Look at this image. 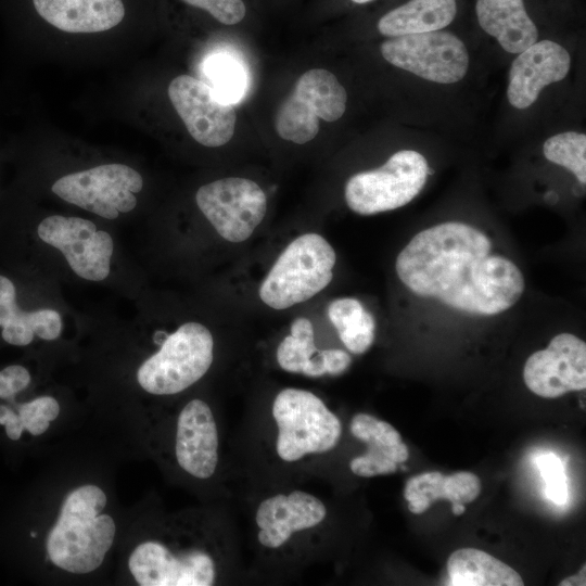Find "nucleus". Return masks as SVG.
<instances>
[{
  "label": "nucleus",
  "instance_id": "17",
  "mask_svg": "<svg viewBox=\"0 0 586 586\" xmlns=\"http://www.w3.org/2000/svg\"><path fill=\"white\" fill-rule=\"evenodd\" d=\"M326 514L323 502L303 491L269 497L259 504L255 515L260 528L258 542L267 548H279L293 533L320 524Z\"/></svg>",
  "mask_w": 586,
  "mask_h": 586
},
{
  "label": "nucleus",
  "instance_id": "23",
  "mask_svg": "<svg viewBox=\"0 0 586 586\" xmlns=\"http://www.w3.org/2000/svg\"><path fill=\"white\" fill-rule=\"evenodd\" d=\"M453 586H522L520 574L494 556L476 549L460 548L447 560Z\"/></svg>",
  "mask_w": 586,
  "mask_h": 586
},
{
  "label": "nucleus",
  "instance_id": "30",
  "mask_svg": "<svg viewBox=\"0 0 586 586\" xmlns=\"http://www.w3.org/2000/svg\"><path fill=\"white\" fill-rule=\"evenodd\" d=\"M537 467L546 483L547 497L557 505H563L568 498L565 473L561 459L552 453L542 455Z\"/></svg>",
  "mask_w": 586,
  "mask_h": 586
},
{
  "label": "nucleus",
  "instance_id": "7",
  "mask_svg": "<svg viewBox=\"0 0 586 586\" xmlns=\"http://www.w3.org/2000/svg\"><path fill=\"white\" fill-rule=\"evenodd\" d=\"M346 101L344 87L331 72L309 69L297 79L292 93L279 106L276 130L284 140L306 143L319 131L318 118L337 120L345 112Z\"/></svg>",
  "mask_w": 586,
  "mask_h": 586
},
{
  "label": "nucleus",
  "instance_id": "36",
  "mask_svg": "<svg viewBox=\"0 0 586 586\" xmlns=\"http://www.w3.org/2000/svg\"><path fill=\"white\" fill-rule=\"evenodd\" d=\"M559 585L560 586L585 585V565L577 574L563 579Z\"/></svg>",
  "mask_w": 586,
  "mask_h": 586
},
{
  "label": "nucleus",
  "instance_id": "20",
  "mask_svg": "<svg viewBox=\"0 0 586 586\" xmlns=\"http://www.w3.org/2000/svg\"><path fill=\"white\" fill-rule=\"evenodd\" d=\"M475 11L482 29L509 53L519 54L538 39L523 0H476Z\"/></svg>",
  "mask_w": 586,
  "mask_h": 586
},
{
  "label": "nucleus",
  "instance_id": "6",
  "mask_svg": "<svg viewBox=\"0 0 586 586\" xmlns=\"http://www.w3.org/2000/svg\"><path fill=\"white\" fill-rule=\"evenodd\" d=\"M429 173L428 162L421 153L398 151L383 166L352 176L345 186V201L360 215L399 208L420 193Z\"/></svg>",
  "mask_w": 586,
  "mask_h": 586
},
{
  "label": "nucleus",
  "instance_id": "37",
  "mask_svg": "<svg viewBox=\"0 0 586 586\" xmlns=\"http://www.w3.org/2000/svg\"><path fill=\"white\" fill-rule=\"evenodd\" d=\"M453 513L456 515H460L466 511V506L462 504H455L451 505Z\"/></svg>",
  "mask_w": 586,
  "mask_h": 586
},
{
  "label": "nucleus",
  "instance_id": "12",
  "mask_svg": "<svg viewBox=\"0 0 586 586\" xmlns=\"http://www.w3.org/2000/svg\"><path fill=\"white\" fill-rule=\"evenodd\" d=\"M168 97L191 137L202 145L216 148L232 138L233 105L221 101L208 84L180 75L170 81Z\"/></svg>",
  "mask_w": 586,
  "mask_h": 586
},
{
  "label": "nucleus",
  "instance_id": "31",
  "mask_svg": "<svg viewBox=\"0 0 586 586\" xmlns=\"http://www.w3.org/2000/svg\"><path fill=\"white\" fill-rule=\"evenodd\" d=\"M186 3L207 11L218 22L233 25L245 16V5L242 0H182Z\"/></svg>",
  "mask_w": 586,
  "mask_h": 586
},
{
  "label": "nucleus",
  "instance_id": "10",
  "mask_svg": "<svg viewBox=\"0 0 586 586\" xmlns=\"http://www.w3.org/2000/svg\"><path fill=\"white\" fill-rule=\"evenodd\" d=\"M195 201L207 220L227 241L242 242L262 222L267 199L253 180L229 177L202 186Z\"/></svg>",
  "mask_w": 586,
  "mask_h": 586
},
{
  "label": "nucleus",
  "instance_id": "2",
  "mask_svg": "<svg viewBox=\"0 0 586 586\" xmlns=\"http://www.w3.org/2000/svg\"><path fill=\"white\" fill-rule=\"evenodd\" d=\"M104 491L85 484L71 491L46 542L49 560L56 568L74 574H87L103 563L116 534Z\"/></svg>",
  "mask_w": 586,
  "mask_h": 586
},
{
  "label": "nucleus",
  "instance_id": "11",
  "mask_svg": "<svg viewBox=\"0 0 586 586\" xmlns=\"http://www.w3.org/2000/svg\"><path fill=\"white\" fill-rule=\"evenodd\" d=\"M37 232L44 243L62 252L80 278L102 281L110 275L113 239L91 220L52 215L40 221Z\"/></svg>",
  "mask_w": 586,
  "mask_h": 586
},
{
  "label": "nucleus",
  "instance_id": "26",
  "mask_svg": "<svg viewBox=\"0 0 586 586\" xmlns=\"http://www.w3.org/2000/svg\"><path fill=\"white\" fill-rule=\"evenodd\" d=\"M34 311L27 313L18 308L13 282L0 276V327L2 339L16 346H25L34 340L31 323Z\"/></svg>",
  "mask_w": 586,
  "mask_h": 586
},
{
  "label": "nucleus",
  "instance_id": "9",
  "mask_svg": "<svg viewBox=\"0 0 586 586\" xmlns=\"http://www.w3.org/2000/svg\"><path fill=\"white\" fill-rule=\"evenodd\" d=\"M380 51L392 65L437 84L457 82L469 68L462 40L443 30L391 37Z\"/></svg>",
  "mask_w": 586,
  "mask_h": 586
},
{
  "label": "nucleus",
  "instance_id": "28",
  "mask_svg": "<svg viewBox=\"0 0 586 586\" xmlns=\"http://www.w3.org/2000/svg\"><path fill=\"white\" fill-rule=\"evenodd\" d=\"M545 157L569 169L577 180L586 182V136L566 131L548 138L543 146Z\"/></svg>",
  "mask_w": 586,
  "mask_h": 586
},
{
  "label": "nucleus",
  "instance_id": "29",
  "mask_svg": "<svg viewBox=\"0 0 586 586\" xmlns=\"http://www.w3.org/2000/svg\"><path fill=\"white\" fill-rule=\"evenodd\" d=\"M60 413V405L52 396H40L18 407L24 430L33 435L43 434Z\"/></svg>",
  "mask_w": 586,
  "mask_h": 586
},
{
  "label": "nucleus",
  "instance_id": "1",
  "mask_svg": "<svg viewBox=\"0 0 586 586\" xmlns=\"http://www.w3.org/2000/svg\"><path fill=\"white\" fill-rule=\"evenodd\" d=\"M395 269L413 294L475 316L508 310L525 289L519 267L492 254L484 232L459 221L418 232L398 254Z\"/></svg>",
  "mask_w": 586,
  "mask_h": 586
},
{
  "label": "nucleus",
  "instance_id": "21",
  "mask_svg": "<svg viewBox=\"0 0 586 586\" xmlns=\"http://www.w3.org/2000/svg\"><path fill=\"white\" fill-rule=\"evenodd\" d=\"M480 492V479L471 472L460 471L444 475L438 471H431L410 477L406 483L404 497L409 511L420 514L437 499H447L451 505H464L473 501Z\"/></svg>",
  "mask_w": 586,
  "mask_h": 586
},
{
  "label": "nucleus",
  "instance_id": "25",
  "mask_svg": "<svg viewBox=\"0 0 586 586\" xmlns=\"http://www.w3.org/2000/svg\"><path fill=\"white\" fill-rule=\"evenodd\" d=\"M204 74L211 88L224 102H238L246 89V74L240 62L227 53L208 56L204 63Z\"/></svg>",
  "mask_w": 586,
  "mask_h": 586
},
{
  "label": "nucleus",
  "instance_id": "8",
  "mask_svg": "<svg viewBox=\"0 0 586 586\" xmlns=\"http://www.w3.org/2000/svg\"><path fill=\"white\" fill-rule=\"evenodd\" d=\"M143 187L141 175L124 164H104L59 178L51 190L60 199L106 219L137 205Z\"/></svg>",
  "mask_w": 586,
  "mask_h": 586
},
{
  "label": "nucleus",
  "instance_id": "16",
  "mask_svg": "<svg viewBox=\"0 0 586 586\" xmlns=\"http://www.w3.org/2000/svg\"><path fill=\"white\" fill-rule=\"evenodd\" d=\"M176 459L180 468L198 479L211 477L218 463V432L209 406L190 400L177 421Z\"/></svg>",
  "mask_w": 586,
  "mask_h": 586
},
{
  "label": "nucleus",
  "instance_id": "27",
  "mask_svg": "<svg viewBox=\"0 0 586 586\" xmlns=\"http://www.w3.org/2000/svg\"><path fill=\"white\" fill-rule=\"evenodd\" d=\"M317 352L311 322L307 318H297L291 326V334L277 348V361L288 372L303 373Z\"/></svg>",
  "mask_w": 586,
  "mask_h": 586
},
{
  "label": "nucleus",
  "instance_id": "5",
  "mask_svg": "<svg viewBox=\"0 0 586 586\" xmlns=\"http://www.w3.org/2000/svg\"><path fill=\"white\" fill-rule=\"evenodd\" d=\"M214 341L199 322H187L169 334L137 371L141 388L153 395L180 393L198 382L213 362Z\"/></svg>",
  "mask_w": 586,
  "mask_h": 586
},
{
  "label": "nucleus",
  "instance_id": "13",
  "mask_svg": "<svg viewBox=\"0 0 586 586\" xmlns=\"http://www.w3.org/2000/svg\"><path fill=\"white\" fill-rule=\"evenodd\" d=\"M128 569L141 586H209L216 578L215 561L209 553L200 549L174 552L155 540L135 547Z\"/></svg>",
  "mask_w": 586,
  "mask_h": 586
},
{
  "label": "nucleus",
  "instance_id": "35",
  "mask_svg": "<svg viewBox=\"0 0 586 586\" xmlns=\"http://www.w3.org/2000/svg\"><path fill=\"white\" fill-rule=\"evenodd\" d=\"M0 424L4 425L8 437L17 441L23 433L20 415L4 405H0Z\"/></svg>",
  "mask_w": 586,
  "mask_h": 586
},
{
  "label": "nucleus",
  "instance_id": "3",
  "mask_svg": "<svg viewBox=\"0 0 586 586\" xmlns=\"http://www.w3.org/2000/svg\"><path fill=\"white\" fill-rule=\"evenodd\" d=\"M336 255L317 233L294 239L280 254L259 288L260 300L273 309L303 303L332 280Z\"/></svg>",
  "mask_w": 586,
  "mask_h": 586
},
{
  "label": "nucleus",
  "instance_id": "24",
  "mask_svg": "<svg viewBox=\"0 0 586 586\" xmlns=\"http://www.w3.org/2000/svg\"><path fill=\"white\" fill-rule=\"evenodd\" d=\"M328 317L351 353L359 355L370 348L374 341L375 321L358 300H334L328 307Z\"/></svg>",
  "mask_w": 586,
  "mask_h": 586
},
{
  "label": "nucleus",
  "instance_id": "33",
  "mask_svg": "<svg viewBox=\"0 0 586 586\" xmlns=\"http://www.w3.org/2000/svg\"><path fill=\"white\" fill-rule=\"evenodd\" d=\"M30 383L29 371L20 365L8 366L0 370V398L13 397Z\"/></svg>",
  "mask_w": 586,
  "mask_h": 586
},
{
  "label": "nucleus",
  "instance_id": "4",
  "mask_svg": "<svg viewBox=\"0 0 586 586\" xmlns=\"http://www.w3.org/2000/svg\"><path fill=\"white\" fill-rule=\"evenodd\" d=\"M272 416L278 426L277 454L288 462L309 454L327 453L341 437L339 418L318 396L306 390L279 392L272 404Z\"/></svg>",
  "mask_w": 586,
  "mask_h": 586
},
{
  "label": "nucleus",
  "instance_id": "32",
  "mask_svg": "<svg viewBox=\"0 0 586 586\" xmlns=\"http://www.w3.org/2000/svg\"><path fill=\"white\" fill-rule=\"evenodd\" d=\"M31 330L35 335L42 340H55L62 331V318L54 309L44 308L35 310Z\"/></svg>",
  "mask_w": 586,
  "mask_h": 586
},
{
  "label": "nucleus",
  "instance_id": "14",
  "mask_svg": "<svg viewBox=\"0 0 586 586\" xmlns=\"http://www.w3.org/2000/svg\"><path fill=\"white\" fill-rule=\"evenodd\" d=\"M527 388L544 398H557L586 387V344L571 333L555 335L545 349L533 353L523 369Z\"/></svg>",
  "mask_w": 586,
  "mask_h": 586
},
{
  "label": "nucleus",
  "instance_id": "22",
  "mask_svg": "<svg viewBox=\"0 0 586 586\" xmlns=\"http://www.w3.org/2000/svg\"><path fill=\"white\" fill-rule=\"evenodd\" d=\"M456 13V0H410L384 14L378 29L386 37L441 30L454 21Z\"/></svg>",
  "mask_w": 586,
  "mask_h": 586
},
{
  "label": "nucleus",
  "instance_id": "15",
  "mask_svg": "<svg viewBox=\"0 0 586 586\" xmlns=\"http://www.w3.org/2000/svg\"><path fill=\"white\" fill-rule=\"evenodd\" d=\"M571 67L566 49L552 40H540L519 53L511 63L507 97L517 109L530 107L540 91L564 79Z\"/></svg>",
  "mask_w": 586,
  "mask_h": 586
},
{
  "label": "nucleus",
  "instance_id": "34",
  "mask_svg": "<svg viewBox=\"0 0 586 586\" xmlns=\"http://www.w3.org/2000/svg\"><path fill=\"white\" fill-rule=\"evenodd\" d=\"M326 374L339 375L351 366V356L342 349L330 348L321 351Z\"/></svg>",
  "mask_w": 586,
  "mask_h": 586
},
{
  "label": "nucleus",
  "instance_id": "18",
  "mask_svg": "<svg viewBox=\"0 0 586 586\" xmlns=\"http://www.w3.org/2000/svg\"><path fill=\"white\" fill-rule=\"evenodd\" d=\"M354 437L368 445L364 455L349 462L352 472L358 476L372 477L394 473L397 464L405 462L409 450L399 432L388 422L368 413H357L351 422Z\"/></svg>",
  "mask_w": 586,
  "mask_h": 586
},
{
  "label": "nucleus",
  "instance_id": "38",
  "mask_svg": "<svg viewBox=\"0 0 586 586\" xmlns=\"http://www.w3.org/2000/svg\"><path fill=\"white\" fill-rule=\"evenodd\" d=\"M352 1L355 2V3L361 4V3H367V2H369L371 0H352Z\"/></svg>",
  "mask_w": 586,
  "mask_h": 586
},
{
  "label": "nucleus",
  "instance_id": "19",
  "mask_svg": "<svg viewBox=\"0 0 586 586\" xmlns=\"http://www.w3.org/2000/svg\"><path fill=\"white\" fill-rule=\"evenodd\" d=\"M38 14L67 33H98L118 25L125 15L122 0H33Z\"/></svg>",
  "mask_w": 586,
  "mask_h": 586
}]
</instances>
